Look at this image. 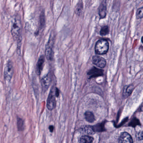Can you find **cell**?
<instances>
[{
    "instance_id": "1",
    "label": "cell",
    "mask_w": 143,
    "mask_h": 143,
    "mask_svg": "<svg viewBox=\"0 0 143 143\" xmlns=\"http://www.w3.org/2000/svg\"><path fill=\"white\" fill-rule=\"evenodd\" d=\"M12 35L15 40L22 38V24L20 19L16 17L11 30Z\"/></svg>"
},
{
    "instance_id": "2",
    "label": "cell",
    "mask_w": 143,
    "mask_h": 143,
    "mask_svg": "<svg viewBox=\"0 0 143 143\" xmlns=\"http://www.w3.org/2000/svg\"><path fill=\"white\" fill-rule=\"evenodd\" d=\"M109 49V43L107 40L102 39L96 43L95 51L98 55H104L107 52Z\"/></svg>"
},
{
    "instance_id": "3",
    "label": "cell",
    "mask_w": 143,
    "mask_h": 143,
    "mask_svg": "<svg viewBox=\"0 0 143 143\" xmlns=\"http://www.w3.org/2000/svg\"><path fill=\"white\" fill-rule=\"evenodd\" d=\"M55 87H53L51 88L47 98V107L50 110H52L55 108L56 106V100L55 97Z\"/></svg>"
},
{
    "instance_id": "4",
    "label": "cell",
    "mask_w": 143,
    "mask_h": 143,
    "mask_svg": "<svg viewBox=\"0 0 143 143\" xmlns=\"http://www.w3.org/2000/svg\"><path fill=\"white\" fill-rule=\"evenodd\" d=\"M14 73L13 65L12 62L9 61L7 63L4 72V79L6 82L9 83L12 80Z\"/></svg>"
},
{
    "instance_id": "5",
    "label": "cell",
    "mask_w": 143,
    "mask_h": 143,
    "mask_svg": "<svg viewBox=\"0 0 143 143\" xmlns=\"http://www.w3.org/2000/svg\"><path fill=\"white\" fill-rule=\"evenodd\" d=\"M52 80V77L50 73H48L42 79L41 81V85L42 90L44 92H45L51 84Z\"/></svg>"
},
{
    "instance_id": "6",
    "label": "cell",
    "mask_w": 143,
    "mask_h": 143,
    "mask_svg": "<svg viewBox=\"0 0 143 143\" xmlns=\"http://www.w3.org/2000/svg\"><path fill=\"white\" fill-rule=\"evenodd\" d=\"M53 40L50 38L46 47L45 56L48 60H51L53 58Z\"/></svg>"
},
{
    "instance_id": "7",
    "label": "cell",
    "mask_w": 143,
    "mask_h": 143,
    "mask_svg": "<svg viewBox=\"0 0 143 143\" xmlns=\"http://www.w3.org/2000/svg\"><path fill=\"white\" fill-rule=\"evenodd\" d=\"M92 61L94 64L100 68H104L106 65V60L104 58L100 56L97 55L94 56L92 58Z\"/></svg>"
},
{
    "instance_id": "8",
    "label": "cell",
    "mask_w": 143,
    "mask_h": 143,
    "mask_svg": "<svg viewBox=\"0 0 143 143\" xmlns=\"http://www.w3.org/2000/svg\"><path fill=\"white\" fill-rule=\"evenodd\" d=\"M118 142L120 143H132L133 139L131 135L127 132H123L120 134L118 139Z\"/></svg>"
},
{
    "instance_id": "9",
    "label": "cell",
    "mask_w": 143,
    "mask_h": 143,
    "mask_svg": "<svg viewBox=\"0 0 143 143\" xmlns=\"http://www.w3.org/2000/svg\"><path fill=\"white\" fill-rule=\"evenodd\" d=\"M45 62V57L43 55L40 57L37 64L36 67V74L37 75H40L41 74V72L43 68V65Z\"/></svg>"
},
{
    "instance_id": "10",
    "label": "cell",
    "mask_w": 143,
    "mask_h": 143,
    "mask_svg": "<svg viewBox=\"0 0 143 143\" xmlns=\"http://www.w3.org/2000/svg\"><path fill=\"white\" fill-rule=\"evenodd\" d=\"M133 89V86H125L123 90V95L125 98H127L131 94Z\"/></svg>"
},
{
    "instance_id": "11",
    "label": "cell",
    "mask_w": 143,
    "mask_h": 143,
    "mask_svg": "<svg viewBox=\"0 0 143 143\" xmlns=\"http://www.w3.org/2000/svg\"><path fill=\"white\" fill-rule=\"evenodd\" d=\"M84 115H85L86 120L89 123H93L95 120V116L94 115L93 113L90 111H86Z\"/></svg>"
},
{
    "instance_id": "12",
    "label": "cell",
    "mask_w": 143,
    "mask_h": 143,
    "mask_svg": "<svg viewBox=\"0 0 143 143\" xmlns=\"http://www.w3.org/2000/svg\"><path fill=\"white\" fill-rule=\"evenodd\" d=\"M106 8L105 4H102L100 6V9H99V15L101 18H104L106 16Z\"/></svg>"
},
{
    "instance_id": "13",
    "label": "cell",
    "mask_w": 143,
    "mask_h": 143,
    "mask_svg": "<svg viewBox=\"0 0 143 143\" xmlns=\"http://www.w3.org/2000/svg\"><path fill=\"white\" fill-rule=\"evenodd\" d=\"M93 138L88 135L83 136L80 138L79 142L81 143H90L93 142Z\"/></svg>"
},
{
    "instance_id": "14",
    "label": "cell",
    "mask_w": 143,
    "mask_h": 143,
    "mask_svg": "<svg viewBox=\"0 0 143 143\" xmlns=\"http://www.w3.org/2000/svg\"><path fill=\"white\" fill-rule=\"evenodd\" d=\"M17 125L19 131H22L24 130V120L19 117H17Z\"/></svg>"
},
{
    "instance_id": "15",
    "label": "cell",
    "mask_w": 143,
    "mask_h": 143,
    "mask_svg": "<svg viewBox=\"0 0 143 143\" xmlns=\"http://www.w3.org/2000/svg\"><path fill=\"white\" fill-rule=\"evenodd\" d=\"M95 70L92 69L89 72V74L91 75L92 77H97L98 76L102 75V71L100 70L99 69L95 68Z\"/></svg>"
},
{
    "instance_id": "16",
    "label": "cell",
    "mask_w": 143,
    "mask_h": 143,
    "mask_svg": "<svg viewBox=\"0 0 143 143\" xmlns=\"http://www.w3.org/2000/svg\"><path fill=\"white\" fill-rule=\"evenodd\" d=\"M84 131L86 133L88 134L92 135L95 133V131L94 130L93 127L91 126H86L84 128Z\"/></svg>"
},
{
    "instance_id": "17",
    "label": "cell",
    "mask_w": 143,
    "mask_h": 143,
    "mask_svg": "<svg viewBox=\"0 0 143 143\" xmlns=\"http://www.w3.org/2000/svg\"><path fill=\"white\" fill-rule=\"evenodd\" d=\"M92 127H93L94 130L95 132L102 131H103V130H104V127L103 125V124H97V125Z\"/></svg>"
},
{
    "instance_id": "18",
    "label": "cell",
    "mask_w": 143,
    "mask_h": 143,
    "mask_svg": "<svg viewBox=\"0 0 143 143\" xmlns=\"http://www.w3.org/2000/svg\"><path fill=\"white\" fill-rule=\"evenodd\" d=\"M109 29L108 27L107 26H105L102 27L101 29L100 34L102 36H105L107 35L109 33Z\"/></svg>"
},
{
    "instance_id": "19",
    "label": "cell",
    "mask_w": 143,
    "mask_h": 143,
    "mask_svg": "<svg viewBox=\"0 0 143 143\" xmlns=\"http://www.w3.org/2000/svg\"><path fill=\"white\" fill-rule=\"evenodd\" d=\"M40 27L42 28L43 27L44 24H45V16H44V14L43 12L41 13L40 17Z\"/></svg>"
},
{
    "instance_id": "20",
    "label": "cell",
    "mask_w": 143,
    "mask_h": 143,
    "mask_svg": "<svg viewBox=\"0 0 143 143\" xmlns=\"http://www.w3.org/2000/svg\"><path fill=\"white\" fill-rule=\"evenodd\" d=\"M137 17L139 19H142L143 17V8H140L137 12Z\"/></svg>"
},
{
    "instance_id": "21",
    "label": "cell",
    "mask_w": 143,
    "mask_h": 143,
    "mask_svg": "<svg viewBox=\"0 0 143 143\" xmlns=\"http://www.w3.org/2000/svg\"><path fill=\"white\" fill-rule=\"evenodd\" d=\"M138 124H139V121L138 120V119H133L132 120V121L130 122V124L129 125L132 127H135Z\"/></svg>"
},
{
    "instance_id": "22",
    "label": "cell",
    "mask_w": 143,
    "mask_h": 143,
    "mask_svg": "<svg viewBox=\"0 0 143 143\" xmlns=\"http://www.w3.org/2000/svg\"><path fill=\"white\" fill-rule=\"evenodd\" d=\"M138 139L139 140H142L143 139V132H140L138 134Z\"/></svg>"
},
{
    "instance_id": "23",
    "label": "cell",
    "mask_w": 143,
    "mask_h": 143,
    "mask_svg": "<svg viewBox=\"0 0 143 143\" xmlns=\"http://www.w3.org/2000/svg\"><path fill=\"white\" fill-rule=\"evenodd\" d=\"M49 130H50V131L51 132H52L54 130V127L53 126H52V125H50L49 127Z\"/></svg>"
}]
</instances>
